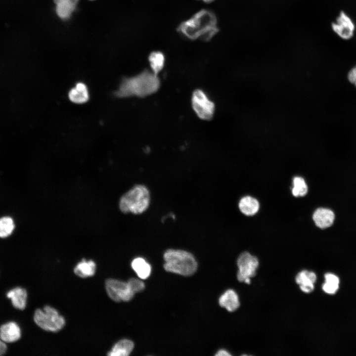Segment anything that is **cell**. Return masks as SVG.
Returning a JSON list of instances; mask_svg holds the SVG:
<instances>
[{
	"label": "cell",
	"instance_id": "obj_1",
	"mask_svg": "<svg viewBox=\"0 0 356 356\" xmlns=\"http://www.w3.org/2000/svg\"><path fill=\"white\" fill-rule=\"evenodd\" d=\"M178 31L190 40L208 41L219 31L216 15L208 10H201L181 23Z\"/></svg>",
	"mask_w": 356,
	"mask_h": 356
},
{
	"label": "cell",
	"instance_id": "obj_2",
	"mask_svg": "<svg viewBox=\"0 0 356 356\" xmlns=\"http://www.w3.org/2000/svg\"><path fill=\"white\" fill-rule=\"evenodd\" d=\"M157 75L148 70L134 77L124 78L114 94L118 97H143L155 93L160 87Z\"/></svg>",
	"mask_w": 356,
	"mask_h": 356
},
{
	"label": "cell",
	"instance_id": "obj_3",
	"mask_svg": "<svg viewBox=\"0 0 356 356\" xmlns=\"http://www.w3.org/2000/svg\"><path fill=\"white\" fill-rule=\"evenodd\" d=\"M164 269L183 276H190L197 268V263L190 253L182 250L168 249L164 254Z\"/></svg>",
	"mask_w": 356,
	"mask_h": 356
},
{
	"label": "cell",
	"instance_id": "obj_4",
	"mask_svg": "<svg viewBox=\"0 0 356 356\" xmlns=\"http://www.w3.org/2000/svg\"><path fill=\"white\" fill-rule=\"evenodd\" d=\"M150 195L148 189L142 184L134 186L120 198L119 208L124 213L140 214L148 208Z\"/></svg>",
	"mask_w": 356,
	"mask_h": 356
},
{
	"label": "cell",
	"instance_id": "obj_5",
	"mask_svg": "<svg viewBox=\"0 0 356 356\" xmlns=\"http://www.w3.org/2000/svg\"><path fill=\"white\" fill-rule=\"evenodd\" d=\"M34 320L42 329L50 332H57L65 325L64 317L53 308L45 306L44 310H36Z\"/></svg>",
	"mask_w": 356,
	"mask_h": 356
},
{
	"label": "cell",
	"instance_id": "obj_6",
	"mask_svg": "<svg viewBox=\"0 0 356 356\" xmlns=\"http://www.w3.org/2000/svg\"><path fill=\"white\" fill-rule=\"evenodd\" d=\"M237 263L238 267L237 275L238 280L250 284V278L256 274L259 266L258 259L249 253L245 252L240 255Z\"/></svg>",
	"mask_w": 356,
	"mask_h": 356
},
{
	"label": "cell",
	"instance_id": "obj_7",
	"mask_svg": "<svg viewBox=\"0 0 356 356\" xmlns=\"http://www.w3.org/2000/svg\"><path fill=\"white\" fill-rule=\"evenodd\" d=\"M192 108L197 115L201 119L210 120L215 112V105L200 89L193 91L191 99Z\"/></svg>",
	"mask_w": 356,
	"mask_h": 356
},
{
	"label": "cell",
	"instance_id": "obj_8",
	"mask_svg": "<svg viewBox=\"0 0 356 356\" xmlns=\"http://www.w3.org/2000/svg\"><path fill=\"white\" fill-rule=\"evenodd\" d=\"M106 290L109 297L117 302L130 301L134 293L128 282L114 279H108L105 282Z\"/></svg>",
	"mask_w": 356,
	"mask_h": 356
},
{
	"label": "cell",
	"instance_id": "obj_9",
	"mask_svg": "<svg viewBox=\"0 0 356 356\" xmlns=\"http://www.w3.org/2000/svg\"><path fill=\"white\" fill-rule=\"evenodd\" d=\"M332 28L341 38L349 40L354 35L355 25L345 12L341 11L336 22L332 23Z\"/></svg>",
	"mask_w": 356,
	"mask_h": 356
},
{
	"label": "cell",
	"instance_id": "obj_10",
	"mask_svg": "<svg viewBox=\"0 0 356 356\" xmlns=\"http://www.w3.org/2000/svg\"><path fill=\"white\" fill-rule=\"evenodd\" d=\"M312 219L317 227L324 229L332 225L335 219V215L330 209L319 208L314 212Z\"/></svg>",
	"mask_w": 356,
	"mask_h": 356
},
{
	"label": "cell",
	"instance_id": "obj_11",
	"mask_svg": "<svg viewBox=\"0 0 356 356\" xmlns=\"http://www.w3.org/2000/svg\"><path fill=\"white\" fill-rule=\"evenodd\" d=\"M20 337V328L15 322H7L0 327V338L5 343L16 342Z\"/></svg>",
	"mask_w": 356,
	"mask_h": 356
},
{
	"label": "cell",
	"instance_id": "obj_12",
	"mask_svg": "<svg viewBox=\"0 0 356 356\" xmlns=\"http://www.w3.org/2000/svg\"><path fill=\"white\" fill-rule=\"evenodd\" d=\"M55 12L62 20L69 19L75 10L79 0H53Z\"/></svg>",
	"mask_w": 356,
	"mask_h": 356
},
{
	"label": "cell",
	"instance_id": "obj_13",
	"mask_svg": "<svg viewBox=\"0 0 356 356\" xmlns=\"http://www.w3.org/2000/svg\"><path fill=\"white\" fill-rule=\"evenodd\" d=\"M316 275L312 271L303 270L299 272L295 277L296 283L299 285L301 290L305 293H310L314 289V283Z\"/></svg>",
	"mask_w": 356,
	"mask_h": 356
},
{
	"label": "cell",
	"instance_id": "obj_14",
	"mask_svg": "<svg viewBox=\"0 0 356 356\" xmlns=\"http://www.w3.org/2000/svg\"><path fill=\"white\" fill-rule=\"evenodd\" d=\"M219 305L228 312L236 310L240 306L238 296L232 289L226 290L219 298Z\"/></svg>",
	"mask_w": 356,
	"mask_h": 356
},
{
	"label": "cell",
	"instance_id": "obj_15",
	"mask_svg": "<svg viewBox=\"0 0 356 356\" xmlns=\"http://www.w3.org/2000/svg\"><path fill=\"white\" fill-rule=\"evenodd\" d=\"M6 296L11 299L15 308L21 310L25 309L27 298V293L25 289L21 287L14 288L7 293Z\"/></svg>",
	"mask_w": 356,
	"mask_h": 356
},
{
	"label": "cell",
	"instance_id": "obj_16",
	"mask_svg": "<svg viewBox=\"0 0 356 356\" xmlns=\"http://www.w3.org/2000/svg\"><path fill=\"white\" fill-rule=\"evenodd\" d=\"M68 97L72 102L75 103L82 104L86 102L89 98L87 86L83 83H77L75 87L69 91Z\"/></svg>",
	"mask_w": 356,
	"mask_h": 356
},
{
	"label": "cell",
	"instance_id": "obj_17",
	"mask_svg": "<svg viewBox=\"0 0 356 356\" xmlns=\"http://www.w3.org/2000/svg\"><path fill=\"white\" fill-rule=\"evenodd\" d=\"M259 207L258 200L249 196L243 197L239 202V208L240 211L246 216H253L256 214L259 209Z\"/></svg>",
	"mask_w": 356,
	"mask_h": 356
},
{
	"label": "cell",
	"instance_id": "obj_18",
	"mask_svg": "<svg viewBox=\"0 0 356 356\" xmlns=\"http://www.w3.org/2000/svg\"><path fill=\"white\" fill-rule=\"evenodd\" d=\"M134 347V343L128 339L118 342L107 354L109 356H128L130 355Z\"/></svg>",
	"mask_w": 356,
	"mask_h": 356
},
{
	"label": "cell",
	"instance_id": "obj_19",
	"mask_svg": "<svg viewBox=\"0 0 356 356\" xmlns=\"http://www.w3.org/2000/svg\"><path fill=\"white\" fill-rule=\"evenodd\" d=\"M132 267L137 276L142 279L147 278L150 275V265L143 258H135L132 262Z\"/></svg>",
	"mask_w": 356,
	"mask_h": 356
},
{
	"label": "cell",
	"instance_id": "obj_20",
	"mask_svg": "<svg viewBox=\"0 0 356 356\" xmlns=\"http://www.w3.org/2000/svg\"><path fill=\"white\" fill-rule=\"evenodd\" d=\"M96 265L91 260L86 261L83 259L74 268L75 273L82 278L91 276L94 274Z\"/></svg>",
	"mask_w": 356,
	"mask_h": 356
},
{
	"label": "cell",
	"instance_id": "obj_21",
	"mask_svg": "<svg viewBox=\"0 0 356 356\" xmlns=\"http://www.w3.org/2000/svg\"><path fill=\"white\" fill-rule=\"evenodd\" d=\"M15 228L14 220L6 216L0 218V238H5L10 236Z\"/></svg>",
	"mask_w": 356,
	"mask_h": 356
},
{
	"label": "cell",
	"instance_id": "obj_22",
	"mask_svg": "<svg viewBox=\"0 0 356 356\" xmlns=\"http://www.w3.org/2000/svg\"><path fill=\"white\" fill-rule=\"evenodd\" d=\"M148 60L153 72L157 75L164 67L165 58L162 52L157 51L150 54Z\"/></svg>",
	"mask_w": 356,
	"mask_h": 356
},
{
	"label": "cell",
	"instance_id": "obj_23",
	"mask_svg": "<svg viewBox=\"0 0 356 356\" xmlns=\"http://www.w3.org/2000/svg\"><path fill=\"white\" fill-rule=\"evenodd\" d=\"M293 187L292 193L295 197H302L308 192V186L304 179L301 177H295L293 179Z\"/></svg>",
	"mask_w": 356,
	"mask_h": 356
},
{
	"label": "cell",
	"instance_id": "obj_24",
	"mask_svg": "<svg viewBox=\"0 0 356 356\" xmlns=\"http://www.w3.org/2000/svg\"><path fill=\"white\" fill-rule=\"evenodd\" d=\"M127 282L134 294L142 291L145 288L143 282L137 278H131Z\"/></svg>",
	"mask_w": 356,
	"mask_h": 356
},
{
	"label": "cell",
	"instance_id": "obj_25",
	"mask_svg": "<svg viewBox=\"0 0 356 356\" xmlns=\"http://www.w3.org/2000/svg\"><path fill=\"white\" fill-rule=\"evenodd\" d=\"M339 288V284L326 281L322 285V289L326 293L333 294L335 293Z\"/></svg>",
	"mask_w": 356,
	"mask_h": 356
},
{
	"label": "cell",
	"instance_id": "obj_26",
	"mask_svg": "<svg viewBox=\"0 0 356 356\" xmlns=\"http://www.w3.org/2000/svg\"><path fill=\"white\" fill-rule=\"evenodd\" d=\"M348 77L349 81L356 87V65L349 71Z\"/></svg>",
	"mask_w": 356,
	"mask_h": 356
},
{
	"label": "cell",
	"instance_id": "obj_27",
	"mask_svg": "<svg viewBox=\"0 0 356 356\" xmlns=\"http://www.w3.org/2000/svg\"><path fill=\"white\" fill-rule=\"evenodd\" d=\"M326 281L331 282L335 283H339V278L334 274L327 273L325 274Z\"/></svg>",
	"mask_w": 356,
	"mask_h": 356
},
{
	"label": "cell",
	"instance_id": "obj_28",
	"mask_svg": "<svg viewBox=\"0 0 356 356\" xmlns=\"http://www.w3.org/2000/svg\"><path fill=\"white\" fill-rule=\"evenodd\" d=\"M7 350V346L5 342H3L0 338V356L4 355Z\"/></svg>",
	"mask_w": 356,
	"mask_h": 356
},
{
	"label": "cell",
	"instance_id": "obj_29",
	"mask_svg": "<svg viewBox=\"0 0 356 356\" xmlns=\"http://www.w3.org/2000/svg\"><path fill=\"white\" fill-rule=\"evenodd\" d=\"M217 356H229L231 355L226 351L224 350H221L219 351L216 354Z\"/></svg>",
	"mask_w": 356,
	"mask_h": 356
},
{
	"label": "cell",
	"instance_id": "obj_30",
	"mask_svg": "<svg viewBox=\"0 0 356 356\" xmlns=\"http://www.w3.org/2000/svg\"><path fill=\"white\" fill-rule=\"evenodd\" d=\"M203 0V1H204L205 2H211L213 1H214V0Z\"/></svg>",
	"mask_w": 356,
	"mask_h": 356
},
{
	"label": "cell",
	"instance_id": "obj_31",
	"mask_svg": "<svg viewBox=\"0 0 356 356\" xmlns=\"http://www.w3.org/2000/svg\"></svg>",
	"mask_w": 356,
	"mask_h": 356
}]
</instances>
